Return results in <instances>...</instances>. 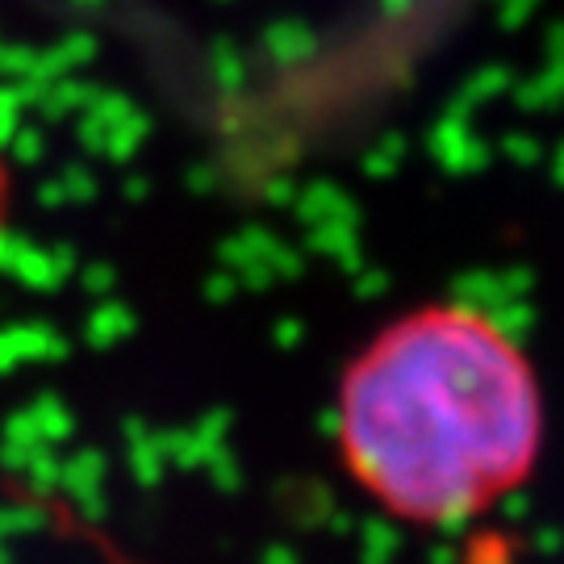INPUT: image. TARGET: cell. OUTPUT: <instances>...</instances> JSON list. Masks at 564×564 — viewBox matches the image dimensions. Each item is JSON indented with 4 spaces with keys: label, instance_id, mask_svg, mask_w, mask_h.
Wrapping results in <instances>:
<instances>
[{
    "label": "cell",
    "instance_id": "obj_1",
    "mask_svg": "<svg viewBox=\"0 0 564 564\" xmlns=\"http://www.w3.org/2000/svg\"><path fill=\"white\" fill-rule=\"evenodd\" d=\"M335 444L343 473L389 519L468 523L531 481L544 452V389L485 310L414 305L343 368Z\"/></svg>",
    "mask_w": 564,
    "mask_h": 564
},
{
    "label": "cell",
    "instance_id": "obj_2",
    "mask_svg": "<svg viewBox=\"0 0 564 564\" xmlns=\"http://www.w3.org/2000/svg\"><path fill=\"white\" fill-rule=\"evenodd\" d=\"M9 209H13V167L0 155V235L9 226Z\"/></svg>",
    "mask_w": 564,
    "mask_h": 564
}]
</instances>
